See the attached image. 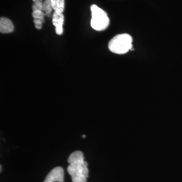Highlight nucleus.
Instances as JSON below:
<instances>
[{"label": "nucleus", "instance_id": "obj_1", "mask_svg": "<svg viewBox=\"0 0 182 182\" xmlns=\"http://www.w3.org/2000/svg\"><path fill=\"white\" fill-rule=\"evenodd\" d=\"M67 170L72 177V182H86L89 177L88 163L84 161V155L80 150L73 152L70 155Z\"/></svg>", "mask_w": 182, "mask_h": 182}, {"label": "nucleus", "instance_id": "obj_2", "mask_svg": "<svg viewBox=\"0 0 182 182\" xmlns=\"http://www.w3.org/2000/svg\"><path fill=\"white\" fill-rule=\"evenodd\" d=\"M133 39L128 34H120L115 36L109 43L110 51L116 54H125L132 49Z\"/></svg>", "mask_w": 182, "mask_h": 182}, {"label": "nucleus", "instance_id": "obj_3", "mask_svg": "<svg viewBox=\"0 0 182 182\" xmlns=\"http://www.w3.org/2000/svg\"><path fill=\"white\" fill-rule=\"evenodd\" d=\"M90 11L91 27L97 31H102L107 29L110 20L106 11L95 4L90 6Z\"/></svg>", "mask_w": 182, "mask_h": 182}, {"label": "nucleus", "instance_id": "obj_4", "mask_svg": "<svg viewBox=\"0 0 182 182\" xmlns=\"http://www.w3.org/2000/svg\"><path fill=\"white\" fill-rule=\"evenodd\" d=\"M64 171L61 167L53 169L45 177L44 182H64Z\"/></svg>", "mask_w": 182, "mask_h": 182}, {"label": "nucleus", "instance_id": "obj_5", "mask_svg": "<svg viewBox=\"0 0 182 182\" xmlns=\"http://www.w3.org/2000/svg\"><path fill=\"white\" fill-rule=\"evenodd\" d=\"M53 25L55 27V32L58 35H61L63 34V26L64 22V14H59L55 12L53 14L52 17Z\"/></svg>", "mask_w": 182, "mask_h": 182}, {"label": "nucleus", "instance_id": "obj_6", "mask_svg": "<svg viewBox=\"0 0 182 182\" xmlns=\"http://www.w3.org/2000/svg\"><path fill=\"white\" fill-rule=\"evenodd\" d=\"M14 26L12 22L9 18L2 17L0 19V32L3 34H8L12 33Z\"/></svg>", "mask_w": 182, "mask_h": 182}, {"label": "nucleus", "instance_id": "obj_7", "mask_svg": "<svg viewBox=\"0 0 182 182\" xmlns=\"http://www.w3.org/2000/svg\"><path fill=\"white\" fill-rule=\"evenodd\" d=\"M32 16L35 28L38 30H41L42 29L43 24L45 22V12L42 10H35L33 11Z\"/></svg>", "mask_w": 182, "mask_h": 182}, {"label": "nucleus", "instance_id": "obj_8", "mask_svg": "<svg viewBox=\"0 0 182 182\" xmlns=\"http://www.w3.org/2000/svg\"><path fill=\"white\" fill-rule=\"evenodd\" d=\"M55 12L63 14L65 7V0H51Z\"/></svg>", "mask_w": 182, "mask_h": 182}, {"label": "nucleus", "instance_id": "obj_9", "mask_svg": "<svg viewBox=\"0 0 182 182\" xmlns=\"http://www.w3.org/2000/svg\"><path fill=\"white\" fill-rule=\"evenodd\" d=\"M53 10L52 4H51V0H45L43 2V11H44L45 15L47 17H50L51 14Z\"/></svg>", "mask_w": 182, "mask_h": 182}, {"label": "nucleus", "instance_id": "obj_10", "mask_svg": "<svg viewBox=\"0 0 182 182\" xmlns=\"http://www.w3.org/2000/svg\"><path fill=\"white\" fill-rule=\"evenodd\" d=\"M33 4L32 8L33 11L35 10H42L43 11V0H33Z\"/></svg>", "mask_w": 182, "mask_h": 182}]
</instances>
